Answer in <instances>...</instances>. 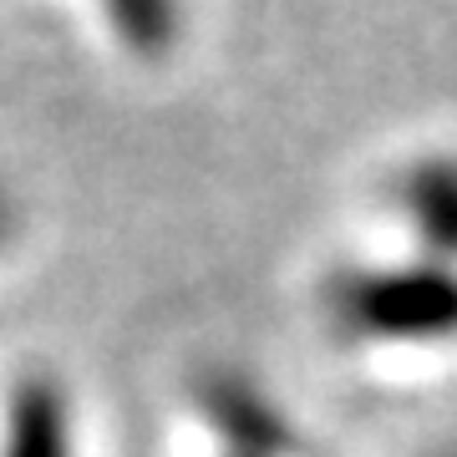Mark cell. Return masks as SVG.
Returning <instances> with one entry per match:
<instances>
[{"label": "cell", "mask_w": 457, "mask_h": 457, "mask_svg": "<svg viewBox=\"0 0 457 457\" xmlns=\"http://www.w3.org/2000/svg\"><path fill=\"white\" fill-rule=\"evenodd\" d=\"M326 315L361 345H447L457 341V264L417 254L345 264L326 279Z\"/></svg>", "instance_id": "6da1fadb"}, {"label": "cell", "mask_w": 457, "mask_h": 457, "mask_svg": "<svg viewBox=\"0 0 457 457\" xmlns=\"http://www.w3.org/2000/svg\"><path fill=\"white\" fill-rule=\"evenodd\" d=\"M392 213L417 260L457 264V153H422L392 179Z\"/></svg>", "instance_id": "7a4b0ae2"}, {"label": "cell", "mask_w": 457, "mask_h": 457, "mask_svg": "<svg viewBox=\"0 0 457 457\" xmlns=\"http://www.w3.org/2000/svg\"><path fill=\"white\" fill-rule=\"evenodd\" d=\"M0 457H82L77 407L51 371H26L0 411Z\"/></svg>", "instance_id": "3957f363"}, {"label": "cell", "mask_w": 457, "mask_h": 457, "mask_svg": "<svg viewBox=\"0 0 457 457\" xmlns=\"http://www.w3.org/2000/svg\"><path fill=\"white\" fill-rule=\"evenodd\" d=\"M112 31L137 51H168L179 36V0H102Z\"/></svg>", "instance_id": "277c9868"}, {"label": "cell", "mask_w": 457, "mask_h": 457, "mask_svg": "<svg viewBox=\"0 0 457 457\" xmlns=\"http://www.w3.org/2000/svg\"><path fill=\"white\" fill-rule=\"evenodd\" d=\"M16 228H21V209H16V198H11V188L0 183V249L16 239Z\"/></svg>", "instance_id": "5b68a950"}, {"label": "cell", "mask_w": 457, "mask_h": 457, "mask_svg": "<svg viewBox=\"0 0 457 457\" xmlns=\"http://www.w3.org/2000/svg\"><path fill=\"white\" fill-rule=\"evenodd\" d=\"M447 457H457V453H447Z\"/></svg>", "instance_id": "8992f818"}, {"label": "cell", "mask_w": 457, "mask_h": 457, "mask_svg": "<svg viewBox=\"0 0 457 457\" xmlns=\"http://www.w3.org/2000/svg\"><path fill=\"white\" fill-rule=\"evenodd\" d=\"M224 457H228V453H224Z\"/></svg>", "instance_id": "52a82bcc"}]
</instances>
